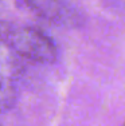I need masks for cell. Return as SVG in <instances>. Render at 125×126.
<instances>
[{"label":"cell","mask_w":125,"mask_h":126,"mask_svg":"<svg viewBox=\"0 0 125 126\" xmlns=\"http://www.w3.org/2000/svg\"><path fill=\"white\" fill-rule=\"evenodd\" d=\"M20 71V64L18 62V55L0 42V75L12 80Z\"/></svg>","instance_id":"cell-3"},{"label":"cell","mask_w":125,"mask_h":126,"mask_svg":"<svg viewBox=\"0 0 125 126\" xmlns=\"http://www.w3.org/2000/svg\"><path fill=\"white\" fill-rule=\"evenodd\" d=\"M16 101V90H15L12 80L0 75V113L12 107Z\"/></svg>","instance_id":"cell-4"},{"label":"cell","mask_w":125,"mask_h":126,"mask_svg":"<svg viewBox=\"0 0 125 126\" xmlns=\"http://www.w3.org/2000/svg\"><path fill=\"white\" fill-rule=\"evenodd\" d=\"M30 12L56 26H73L78 16L62 0H16Z\"/></svg>","instance_id":"cell-2"},{"label":"cell","mask_w":125,"mask_h":126,"mask_svg":"<svg viewBox=\"0 0 125 126\" xmlns=\"http://www.w3.org/2000/svg\"><path fill=\"white\" fill-rule=\"evenodd\" d=\"M0 42L19 58L36 63H53L58 55L54 42L34 27L0 22Z\"/></svg>","instance_id":"cell-1"}]
</instances>
